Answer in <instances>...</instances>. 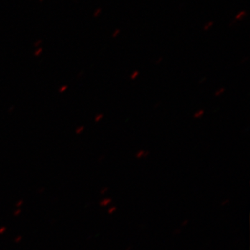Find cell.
I'll list each match as a JSON object with an SVG mask.
<instances>
[{
  "label": "cell",
  "instance_id": "1",
  "mask_svg": "<svg viewBox=\"0 0 250 250\" xmlns=\"http://www.w3.org/2000/svg\"><path fill=\"white\" fill-rule=\"evenodd\" d=\"M246 15L247 13L246 11H242L236 15V19L238 20V21H241V20H243V18L246 17Z\"/></svg>",
  "mask_w": 250,
  "mask_h": 250
},
{
  "label": "cell",
  "instance_id": "2",
  "mask_svg": "<svg viewBox=\"0 0 250 250\" xmlns=\"http://www.w3.org/2000/svg\"><path fill=\"white\" fill-rule=\"evenodd\" d=\"M204 113H205V111H204V110H199L198 111H197L196 113L194 114V118H196V119L197 118H202Z\"/></svg>",
  "mask_w": 250,
  "mask_h": 250
},
{
  "label": "cell",
  "instance_id": "3",
  "mask_svg": "<svg viewBox=\"0 0 250 250\" xmlns=\"http://www.w3.org/2000/svg\"><path fill=\"white\" fill-rule=\"evenodd\" d=\"M225 88H219L218 90H216L215 93V96L219 97L220 95H223L224 93H225Z\"/></svg>",
  "mask_w": 250,
  "mask_h": 250
},
{
  "label": "cell",
  "instance_id": "4",
  "mask_svg": "<svg viewBox=\"0 0 250 250\" xmlns=\"http://www.w3.org/2000/svg\"><path fill=\"white\" fill-rule=\"evenodd\" d=\"M213 22H207V24H205V26H204V30L205 31H208L209 30L210 28L213 27Z\"/></svg>",
  "mask_w": 250,
  "mask_h": 250
},
{
  "label": "cell",
  "instance_id": "5",
  "mask_svg": "<svg viewBox=\"0 0 250 250\" xmlns=\"http://www.w3.org/2000/svg\"><path fill=\"white\" fill-rule=\"evenodd\" d=\"M139 75V71H138V70H135V71L132 72V74H131V76H130V78H131V80H136V78H137V77Z\"/></svg>",
  "mask_w": 250,
  "mask_h": 250
},
{
  "label": "cell",
  "instance_id": "6",
  "mask_svg": "<svg viewBox=\"0 0 250 250\" xmlns=\"http://www.w3.org/2000/svg\"><path fill=\"white\" fill-rule=\"evenodd\" d=\"M145 153H146V151H139V152H138L136 154V158H137V159H141V158L145 157Z\"/></svg>",
  "mask_w": 250,
  "mask_h": 250
},
{
  "label": "cell",
  "instance_id": "7",
  "mask_svg": "<svg viewBox=\"0 0 250 250\" xmlns=\"http://www.w3.org/2000/svg\"><path fill=\"white\" fill-rule=\"evenodd\" d=\"M102 14V9H100V8H98V9H97L95 10V11H94L93 13V16L94 17H98V16H100V14Z\"/></svg>",
  "mask_w": 250,
  "mask_h": 250
},
{
  "label": "cell",
  "instance_id": "8",
  "mask_svg": "<svg viewBox=\"0 0 250 250\" xmlns=\"http://www.w3.org/2000/svg\"><path fill=\"white\" fill-rule=\"evenodd\" d=\"M120 33H121V30H120L119 29H116V30L113 31V34H112V36H113V38H116L117 36L119 35Z\"/></svg>",
  "mask_w": 250,
  "mask_h": 250
},
{
  "label": "cell",
  "instance_id": "9",
  "mask_svg": "<svg viewBox=\"0 0 250 250\" xmlns=\"http://www.w3.org/2000/svg\"><path fill=\"white\" fill-rule=\"evenodd\" d=\"M103 118V114L98 115V116L96 117V118H95V121H96V122L100 121V120H101L102 118Z\"/></svg>",
  "mask_w": 250,
  "mask_h": 250
},
{
  "label": "cell",
  "instance_id": "10",
  "mask_svg": "<svg viewBox=\"0 0 250 250\" xmlns=\"http://www.w3.org/2000/svg\"><path fill=\"white\" fill-rule=\"evenodd\" d=\"M163 61V57H159V59L156 60V64H159L161 63V62H162Z\"/></svg>",
  "mask_w": 250,
  "mask_h": 250
},
{
  "label": "cell",
  "instance_id": "11",
  "mask_svg": "<svg viewBox=\"0 0 250 250\" xmlns=\"http://www.w3.org/2000/svg\"><path fill=\"white\" fill-rule=\"evenodd\" d=\"M110 202H111V200H105L102 204H103V205H107Z\"/></svg>",
  "mask_w": 250,
  "mask_h": 250
},
{
  "label": "cell",
  "instance_id": "12",
  "mask_svg": "<svg viewBox=\"0 0 250 250\" xmlns=\"http://www.w3.org/2000/svg\"><path fill=\"white\" fill-rule=\"evenodd\" d=\"M116 210V207H113V208H111V209L109 210V213H113V212L114 211V210Z\"/></svg>",
  "mask_w": 250,
  "mask_h": 250
},
{
  "label": "cell",
  "instance_id": "13",
  "mask_svg": "<svg viewBox=\"0 0 250 250\" xmlns=\"http://www.w3.org/2000/svg\"><path fill=\"white\" fill-rule=\"evenodd\" d=\"M206 80H207V78H205V77H203V78H202V80L200 81V83H203V82H205Z\"/></svg>",
  "mask_w": 250,
  "mask_h": 250
},
{
  "label": "cell",
  "instance_id": "14",
  "mask_svg": "<svg viewBox=\"0 0 250 250\" xmlns=\"http://www.w3.org/2000/svg\"><path fill=\"white\" fill-rule=\"evenodd\" d=\"M45 0H39V2H43Z\"/></svg>",
  "mask_w": 250,
  "mask_h": 250
}]
</instances>
